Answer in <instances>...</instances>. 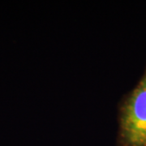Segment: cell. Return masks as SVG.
Instances as JSON below:
<instances>
[{
    "label": "cell",
    "instance_id": "6da1fadb",
    "mask_svg": "<svg viewBox=\"0 0 146 146\" xmlns=\"http://www.w3.org/2000/svg\"><path fill=\"white\" fill-rule=\"evenodd\" d=\"M118 146H146V68L121 105Z\"/></svg>",
    "mask_w": 146,
    "mask_h": 146
}]
</instances>
